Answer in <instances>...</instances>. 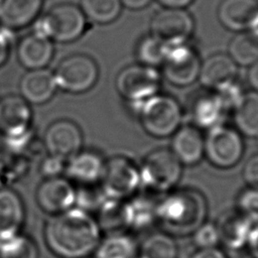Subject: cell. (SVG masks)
I'll list each match as a JSON object with an SVG mask.
<instances>
[{"label": "cell", "instance_id": "6da1fadb", "mask_svg": "<svg viewBox=\"0 0 258 258\" xmlns=\"http://www.w3.org/2000/svg\"><path fill=\"white\" fill-rule=\"evenodd\" d=\"M44 240L48 249L59 258H87L101 240V228L87 211L70 209L46 223Z\"/></svg>", "mask_w": 258, "mask_h": 258}, {"label": "cell", "instance_id": "7a4b0ae2", "mask_svg": "<svg viewBox=\"0 0 258 258\" xmlns=\"http://www.w3.org/2000/svg\"><path fill=\"white\" fill-rule=\"evenodd\" d=\"M207 216L204 196L195 188L169 192L156 204V218L172 234L187 235L201 226Z\"/></svg>", "mask_w": 258, "mask_h": 258}, {"label": "cell", "instance_id": "3957f363", "mask_svg": "<svg viewBox=\"0 0 258 258\" xmlns=\"http://www.w3.org/2000/svg\"><path fill=\"white\" fill-rule=\"evenodd\" d=\"M86 22L87 18L79 6L70 3L58 4L33 21L32 33L51 41L68 43L84 33Z\"/></svg>", "mask_w": 258, "mask_h": 258}, {"label": "cell", "instance_id": "277c9868", "mask_svg": "<svg viewBox=\"0 0 258 258\" xmlns=\"http://www.w3.org/2000/svg\"><path fill=\"white\" fill-rule=\"evenodd\" d=\"M143 129L151 136L168 137L179 128L182 111L172 97L156 94L134 108Z\"/></svg>", "mask_w": 258, "mask_h": 258}, {"label": "cell", "instance_id": "5b68a950", "mask_svg": "<svg viewBox=\"0 0 258 258\" xmlns=\"http://www.w3.org/2000/svg\"><path fill=\"white\" fill-rule=\"evenodd\" d=\"M182 164L171 150L159 148L151 151L139 168L140 185L153 191H167L180 179Z\"/></svg>", "mask_w": 258, "mask_h": 258}, {"label": "cell", "instance_id": "8992f818", "mask_svg": "<svg viewBox=\"0 0 258 258\" xmlns=\"http://www.w3.org/2000/svg\"><path fill=\"white\" fill-rule=\"evenodd\" d=\"M119 95L134 109L145 100L158 94L160 75L155 68L132 64L122 69L115 81Z\"/></svg>", "mask_w": 258, "mask_h": 258}, {"label": "cell", "instance_id": "52a82bcc", "mask_svg": "<svg viewBox=\"0 0 258 258\" xmlns=\"http://www.w3.org/2000/svg\"><path fill=\"white\" fill-rule=\"evenodd\" d=\"M244 154V142L237 129L220 124L209 129L205 138V155L216 167L231 168Z\"/></svg>", "mask_w": 258, "mask_h": 258}, {"label": "cell", "instance_id": "ba28073f", "mask_svg": "<svg viewBox=\"0 0 258 258\" xmlns=\"http://www.w3.org/2000/svg\"><path fill=\"white\" fill-rule=\"evenodd\" d=\"M56 87L72 94L89 91L98 80L96 61L86 54H74L62 59L53 73Z\"/></svg>", "mask_w": 258, "mask_h": 258}, {"label": "cell", "instance_id": "9c48e42d", "mask_svg": "<svg viewBox=\"0 0 258 258\" xmlns=\"http://www.w3.org/2000/svg\"><path fill=\"white\" fill-rule=\"evenodd\" d=\"M166 45L165 58L161 64L164 78L177 87H187L195 83L202 63L197 50L187 41Z\"/></svg>", "mask_w": 258, "mask_h": 258}, {"label": "cell", "instance_id": "30bf717a", "mask_svg": "<svg viewBox=\"0 0 258 258\" xmlns=\"http://www.w3.org/2000/svg\"><path fill=\"white\" fill-rule=\"evenodd\" d=\"M139 185V168L130 159L124 156H114L106 162L102 189L107 198L117 201L129 199Z\"/></svg>", "mask_w": 258, "mask_h": 258}, {"label": "cell", "instance_id": "8fae6325", "mask_svg": "<svg viewBox=\"0 0 258 258\" xmlns=\"http://www.w3.org/2000/svg\"><path fill=\"white\" fill-rule=\"evenodd\" d=\"M194 29V18L184 8L163 7L150 21V34L166 44L188 41Z\"/></svg>", "mask_w": 258, "mask_h": 258}, {"label": "cell", "instance_id": "7c38bea8", "mask_svg": "<svg viewBox=\"0 0 258 258\" xmlns=\"http://www.w3.org/2000/svg\"><path fill=\"white\" fill-rule=\"evenodd\" d=\"M31 121V110L28 103L19 96L9 95L0 99V132L11 144H20L26 139Z\"/></svg>", "mask_w": 258, "mask_h": 258}, {"label": "cell", "instance_id": "4fadbf2b", "mask_svg": "<svg viewBox=\"0 0 258 258\" xmlns=\"http://www.w3.org/2000/svg\"><path fill=\"white\" fill-rule=\"evenodd\" d=\"M83 135L79 126L69 120L50 124L44 133V146L49 156L69 160L81 151Z\"/></svg>", "mask_w": 258, "mask_h": 258}, {"label": "cell", "instance_id": "5bb4252c", "mask_svg": "<svg viewBox=\"0 0 258 258\" xmlns=\"http://www.w3.org/2000/svg\"><path fill=\"white\" fill-rule=\"evenodd\" d=\"M77 190L72 181L59 176L47 177L36 190V202L46 213L60 214L76 203Z\"/></svg>", "mask_w": 258, "mask_h": 258}, {"label": "cell", "instance_id": "9a60e30c", "mask_svg": "<svg viewBox=\"0 0 258 258\" xmlns=\"http://www.w3.org/2000/svg\"><path fill=\"white\" fill-rule=\"evenodd\" d=\"M217 15L225 28L234 32L247 31L258 17V0H222Z\"/></svg>", "mask_w": 258, "mask_h": 258}, {"label": "cell", "instance_id": "2e32d148", "mask_svg": "<svg viewBox=\"0 0 258 258\" xmlns=\"http://www.w3.org/2000/svg\"><path fill=\"white\" fill-rule=\"evenodd\" d=\"M253 226V223L237 209L224 212L216 224L220 243L230 250L243 248Z\"/></svg>", "mask_w": 258, "mask_h": 258}, {"label": "cell", "instance_id": "e0dca14e", "mask_svg": "<svg viewBox=\"0 0 258 258\" xmlns=\"http://www.w3.org/2000/svg\"><path fill=\"white\" fill-rule=\"evenodd\" d=\"M106 162L95 151H80L71 159L66 166V174L71 181L81 186L95 185L102 180Z\"/></svg>", "mask_w": 258, "mask_h": 258}, {"label": "cell", "instance_id": "ac0fdd59", "mask_svg": "<svg viewBox=\"0 0 258 258\" xmlns=\"http://www.w3.org/2000/svg\"><path fill=\"white\" fill-rule=\"evenodd\" d=\"M170 150L181 164H197L205 155V138L196 126L179 127L173 134Z\"/></svg>", "mask_w": 258, "mask_h": 258}, {"label": "cell", "instance_id": "d6986e66", "mask_svg": "<svg viewBox=\"0 0 258 258\" xmlns=\"http://www.w3.org/2000/svg\"><path fill=\"white\" fill-rule=\"evenodd\" d=\"M237 67L229 54L215 53L202 61L198 79L206 88L217 90L235 81Z\"/></svg>", "mask_w": 258, "mask_h": 258}, {"label": "cell", "instance_id": "ffe728a7", "mask_svg": "<svg viewBox=\"0 0 258 258\" xmlns=\"http://www.w3.org/2000/svg\"><path fill=\"white\" fill-rule=\"evenodd\" d=\"M52 41L44 36L30 33L24 36L17 46L19 62L29 71L44 69L53 55Z\"/></svg>", "mask_w": 258, "mask_h": 258}, {"label": "cell", "instance_id": "44dd1931", "mask_svg": "<svg viewBox=\"0 0 258 258\" xmlns=\"http://www.w3.org/2000/svg\"><path fill=\"white\" fill-rule=\"evenodd\" d=\"M56 88L53 73L46 69L29 71L22 77L19 84L21 97L31 104L47 102Z\"/></svg>", "mask_w": 258, "mask_h": 258}, {"label": "cell", "instance_id": "7402d4cb", "mask_svg": "<svg viewBox=\"0 0 258 258\" xmlns=\"http://www.w3.org/2000/svg\"><path fill=\"white\" fill-rule=\"evenodd\" d=\"M24 221V207L12 189H0V242L19 234Z\"/></svg>", "mask_w": 258, "mask_h": 258}, {"label": "cell", "instance_id": "603a6c76", "mask_svg": "<svg viewBox=\"0 0 258 258\" xmlns=\"http://www.w3.org/2000/svg\"><path fill=\"white\" fill-rule=\"evenodd\" d=\"M157 202L149 197H130L122 206L123 226L133 231H143L148 229L157 221Z\"/></svg>", "mask_w": 258, "mask_h": 258}, {"label": "cell", "instance_id": "cb8c5ba5", "mask_svg": "<svg viewBox=\"0 0 258 258\" xmlns=\"http://www.w3.org/2000/svg\"><path fill=\"white\" fill-rule=\"evenodd\" d=\"M43 0H0V23L11 29L32 23L38 16Z\"/></svg>", "mask_w": 258, "mask_h": 258}, {"label": "cell", "instance_id": "d4e9b609", "mask_svg": "<svg viewBox=\"0 0 258 258\" xmlns=\"http://www.w3.org/2000/svg\"><path fill=\"white\" fill-rule=\"evenodd\" d=\"M226 112L216 92L198 95L190 105L191 120L198 128L209 130L223 124Z\"/></svg>", "mask_w": 258, "mask_h": 258}, {"label": "cell", "instance_id": "484cf974", "mask_svg": "<svg viewBox=\"0 0 258 258\" xmlns=\"http://www.w3.org/2000/svg\"><path fill=\"white\" fill-rule=\"evenodd\" d=\"M233 113L235 126L240 134L258 138V93H244Z\"/></svg>", "mask_w": 258, "mask_h": 258}, {"label": "cell", "instance_id": "4316f807", "mask_svg": "<svg viewBox=\"0 0 258 258\" xmlns=\"http://www.w3.org/2000/svg\"><path fill=\"white\" fill-rule=\"evenodd\" d=\"M95 258H135L138 247L135 240L124 233H113L100 240Z\"/></svg>", "mask_w": 258, "mask_h": 258}, {"label": "cell", "instance_id": "83f0119b", "mask_svg": "<svg viewBox=\"0 0 258 258\" xmlns=\"http://www.w3.org/2000/svg\"><path fill=\"white\" fill-rule=\"evenodd\" d=\"M228 52L237 66H252L258 61V36L248 30L237 32L229 42Z\"/></svg>", "mask_w": 258, "mask_h": 258}, {"label": "cell", "instance_id": "f1b7e54d", "mask_svg": "<svg viewBox=\"0 0 258 258\" xmlns=\"http://www.w3.org/2000/svg\"><path fill=\"white\" fill-rule=\"evenodd\" d=\"M80 8L93 22L109 24L119 17L122 4L120 0H80Z\"/></svg>", "mask_w": 258, "mask_h": 258}, {"label": "cell", "instance_id": "f546056e", "mask_svg": "<svg viewBox=\"0 0 258 258\" xmlns=\"http://www.w3.org/2000/svg\"><path fill=\"white\" fill-rule=\"evenodd\" d=\"M139 258H176L177 245L167 233L155 232L142 242Z\"/></svg>", "mask_w": 258, "mask_h": 258}, {"label": "cell", "instance_id": "4dcf8cb0", "mask_svg": "<svg viewBox=\"0 0 258 258\" xmlns=\"http://www.w3.org/2000/svg\"><path fill=\"white\" fill-rule=\"evenodd\" d=\"M167 45L152 34L140 39L136 46V56L141 64L148 67L161 66L166 54Z\"/></svg>", "mask_w": 258, "mask_h": 258}, {"label": "cell", "instance_id": "1f68e13d", "mask_svg": "<svg viewBox=\"0 0 258 258\" xmlns=\"http://www.w3.org/2000/svg\"><path fill=\"white\" fill-rule=\"evenodd\" d=\"M0 258H38V250L30 238L18 234L0 242Z\"/></svg>", "mask_w": 258, "mask_h": 258}, {"label": "cell", "instance_id": "d6a6232c", "mask_svg": "<svg viewBox=\"0 0 258 258\" xmlns=\"http://www.w3.org/2000/svg\"><path fill=\"white\" fill-rule=\"evenodd\" d=\"M237 210L253 224L258 223V189L248 187L242 190L237 200Z\"/></svg>", "mask_w": 258, "mask_h": 258}, {"label": "cell", "instance_id": "836d02e7", "mask_svg": "<svg viewBox=\"0 0 258 258\" xmlns=\"http://www.w3.org/2000/svg\"><path fill=\"white\" fill-rule=\"evenodd\" d=\"M192 240L199 249L217 247L220 239L216 224L204 222L192 232Z\"/></svg>", "mask_w": 258, "mask_h": 258}, {"label": "cell", "instance_id": "e575fe53", "mask_svg": "<svg viewBox=\"0 0 258 258\" xmlns=\"http://www.w3.org/2000/svg\"><path fill=\"white\" fill-rule=\"evenodd\" d=\"M215 92L220 98L226 111H233L244 94L241 87L236 83V81H233L218 88L217 90H215Z\"/></svg>", "mask_w": 258, "mask_h": 258}, {"label": "cell", "instance_id": "d590c367", "mask_svg": "<svg viewBox=\"0 0 258 258\" xmlns=\"http://www.w3.org/2000/svg\"><path fill=\"white\" fill-rule=\"evenodd\" d=\"M243 178L249 187L258 189V154L251 156L243 167Z\"/></svg>", "mask_w": 258, "mask_h": 258}, {"label": "cell", "instance_id": "8d00e7d4", "mask_svg": "<svg viewBox=\"0 0 258 258\" xmlns=\"http://www.w3.org/2000/svg\"><path fill=\"white\" fill-rule=\"evenodd\" d=\"M13 29L0 26V67L4 64L9 55L10 45L13 41Z\"/></svg>", "mask_w": 258, "mask_h": 258}, {"label": "cell", "instance_id": "74e56055", "mask_svg": "<svg viewBox=\"0 0 258 258\" xmlns=\"http://www.w3.org/2000/svg\"><path fill=\"white\" fill-rule=\"evenodd\" d=\"M63 167V160L48 156L42 163V172L48 177L57 176L59 171Z\"/></svg>", "mask_w": 258, "mask_h": 258}, {"label": "cell", "instance_id": "f35d334b", "mask_svg": "<svg viewBox=\"0 0 258 258\" xmlns=\"http://www.w3.org/2000/svg\"><path fill=\"white\" fill-rule=\"evenodd\" d=\"M246 246L253 258H258V223L252 227Z\"/></svg>", "mask_w": 258, "mask_h": 258}, {"label": "cell", "instance_id": "ab89813d", "mask_svg": "<svg viewBox=\"0 0 258 258\" xmlns=\"http://www.w3.org/2000/svg\"><path fill=\"white\" fill-rule=\"evenodd\" d=\"M191 258H227L226 255L217 247L208 249H199Z\"/></svg>", "mask_w": 258, "mask_h": 258}, {"label": "cell", "instance_id": "60d3db41", "mask_svg": "<svg viewBox=\"0 0 258 258\" xmlns=\"http://www.w3.org/2000/svg\"><path fill=\"white\" fill-rule=\"evenodd\" d=\"M247 79L253 91L258 93V61H256L255 63L249 67V70L247 73Z\"/></svg>", "mask_w": 258, "mask_h": 258}, {"label": "cell", "instance_id": "b9f144b4", "mask_svg": "<svg viewBox=\"0 0 258 258\" xmlns=\"http://www.w3.org/2000/svg\"><path fill=\"white\" fill-rule=\"evenodd\" d=\"M152 0H120L122 6L130 10H141L147 7Z\"/></svg>", "mask_w": 258, "mask_h": 258}, {"label": "cell", "instance_id": "7bdbcfd3", "mask_svg": "<svg viewBox=\"0 0 258 258\" xmlns=\"http://www.w3.org/2000/svg\"><path fill=\"white\" fill-rule=\"evenodd\" d=\"M163 7L168 8H186L195 0H156Z\"/></svg>", "mask_w": 258, "mask_h": 258}, {"label": "cell", "instance_id": "ee69618b", "mask_svg": "<svg viewBox=\"0 0 258 258\" xmlns=\"http://www.w3.org/2000/svg\"><path fill=\"white\" fill-rule=\"evenodd\" d=\"M248 31H250L253 34H255L256 36H258V17H257V19L255 20V22L253 23V25L251 26V28Z\"/></svg>", "mask_w": 258, "mask_h": 258}]
</instances>
